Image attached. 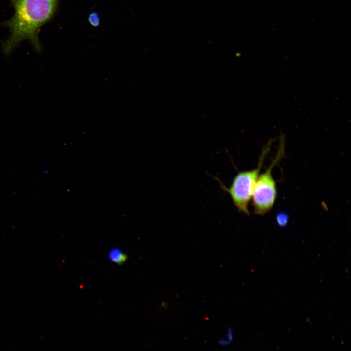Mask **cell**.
I'll return each instance as SVG.
<instances>
[{
	"label": "cell",
	"mask_w": 351,
	"mask_h": 351,
	"mask_svg": "<svg viewBox=\"0 0 351 351\" xmlns=\"http://www.w3.org/2000/svg\"><path fill=\"white\" fill-rule=\"evenodd\" d=\"M88 20L90 24L94 27L98 26L100 23L99 16L96 12H92L89 15Z\"/></svg>",
	"instance_id": "cell-6"
},
{
	"label": "cell",
	"mask_w": 351,
	"mask_h": 351,
	"mask_svg": "<svg viewBox=\"0 0 351 351\" xmlns=\"http://www.w3.org/2000/svg\"><path fill=\"white\" fill-rule=\"evenodd\" d=\"M108 258L113 263L121 264L126 260L127 256L121 249L115 248L110 250Z\"/></svg>",
	"instance_id": "cell-4"
},
{
	"label": "cell",
	"mask_w": 351,
	"mask_h": 351,
	"mask_svg": "<svg viewBox=\"0 0 351 351\" xmlns=\"http://www.w3.org/2000/svg\"><path fill=\"white\" fill-rule=\"evenodd\" d=\"M272 142V140H270L262 150L256 168L238 172L229 187L222 185L230 195L238 210L246 214H249L248 204L252 198L255 184L265 158L269 152Z\"/></svg>",
	"instance_id": "cell-3"
},
{
	"label": "cell",
	"mask_w": 351,
	"mask_h": 351,
	"mask_svg": "<svg viewBox=\"0 0 351 351\" xmlns=\"http://www.w3.org/2000/svg\"><path fill=\"white\" fill-rule=\"evenodd\" d=\"M288 220L289 216L288 214L285 213L280 212L276 215V222L277 224L281 227L286 226L288 222Z\"/></svg>",
	"instance_id": "cell-5"
},
{
	"label": "cell",
	"mask_w": 351,
	"mask_h": 351,
	"mask_svg": "<svg viewBox=\"0 0 351 351\" xmlns=\"http://www.w3.org/2000/svg\"><path fill=\"white\" fill-rule=\"evenodd\" d=\"M284 137L282 134L280 137L279 146L275 157L266 170L259 174L255 184L251 199L256 214H265L272 209L275 202L277 192L276 182L272 176V171L284 156Z\"/></svg>",
	"instance_id": "cell-2"
},
{
	"label": "cell",
	"mask_w": 351,
	"mask_h": 351,
	"mask_svg": "<svg viewBox=\"0 0 351 351\" xmlns=\"http://www.w3.org/2000/svg\"><path fill=\"white\" fill-rule=\"evenodd\" d=\"M14 14L5 24L10 36L3 45L4 52L10 53L20 42L28 39L37 51L41 50L38 38L40 28L53 16L58 0H10Z\"/></svg>",
	"instance_id": "cell-1"
}]
</instances>
